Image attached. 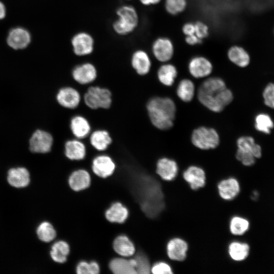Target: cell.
I'll return each mask as SVG.
<instances>
[{
	"label": "cell",
	"mask_w": 274,
	"mask_h": 274,
	"mask_svg": "<svg viewBox=\"0 0 274 274\" xmlns=\"http://www.w3.org/2000/svg\"><path fill=\"white\" fill-rule=\"evenodd\" d=\"M217 189L219 195L222 199L232 200L239 194L241 185L236 178L229 177L219 181Z\"/></svg>",
	"instance_id": "e0dca14e"
},
{
	"label": "cell",
	"mask_w": 274,
	"mask_h": 274,
	"mask_svg": "<svg viewBox=\"0 0 274 274\" xmlns=\"http://www.w3.org/2000/svg\"><path fill=\"white\" fill-rule=\"evenodd\" d=\"M116 167L115 162L110 155H98L92 160L91 174H93L100 178H107L114 174Z\"/></svg>",
	"instance_id": "ba28073f"
},
{
	"label": "cell",
	"mask_w": 274,
	"mask_h": 274,
	"mask_svg": "<svg viewBox=\"0 0 274 274\" xmlns=\"http://www.w3.org/2000/svg\"><path fill=\"white\" fill-rule=\"evenodd\" d=\"M74 80L81 85H87L93 82L97 78L98 72L94 64L90 62H84L75 66L71 72Z\"/></svg>",
	"instance_id": "30bf717a"
},
{
	"label": "cell",
	"mask_w": 274,
	"mask_h": 274,
	"mask_svg": "<svg viewBox=\"0 0 274 274\" xmlns=\"http://www.w3.org/2000/svg\"><path fill=\"white\" fill-rule=\"evenodd\" d=\"M99 264L94 260L79 261L76 267V274H100Z\"/></svg>",
	"instance_id": "74e56055"
},
{
	"label": "cell",
	"mask_w": 274,
	"mask_h": 274,
	"mask_svg": "<svg viewBox=\"0 0 274 274\" xmlns=\"http://www.w3.org/2000/svg\"><path fill=\"white\" fill-rule=\"evenodd\" d=\"M226 202V200H225V206L224 207V208H225V209H224V212H223V216H222V217H223V219H224V220H223L225 222V223H226V219H225V217H225ZM222 224H222V222L221 220L219 222H218L217 223V225H218V226H216V227H216V229H218V228L219 229V228H222V227H223V225H222Z\"/></svg>",
	"instance_id": "7dc6e473"
},
{
	"label": "cell",
	"mask_w": 274,
	"mask_h": 274,
	"mask_svg": "<svg viewBox=\"0 0 274 274\" xmlns=\"http://www.w3.org/2000/svg\"><path fill=\"white\" fill-rule=\"evenodd\" d=\"M116 19L112 22L113 31L120 36H127L134 32L140 24L139 13L134 6L124 4L116 10Z\"/></svg>",
	"instance_id": "3957f363"
},
{
	"label": "cell",
	"mask_w": 274,
	"mask_h": 274,
	"mask_svg": "<svg viewBox=\"0 0 274 274\" xmlns=\"http://www.w3.org/2000/svg\"><path fill=\"white\" fill-rule=\"evenodd\" d=\"M273 122L267 114L261 113L256 115L255 119V127L259 131L268 134L273 127Z\"/></svg>",
	"instance_id": "8d00e7d4"
},
{
	"label": "cell",
	"mask_w": 274,
	"mask_h": 274,
	"mask_svg": "<svg viewBox=\"0 0 274 274\" xmlns=\"http://www.w3.org/2000/svg\"><path fill=\"white\" fill-rule=\"evenodd\" d=\"M113 248L118 256L127 258L132 257L136 252L134 243L125 234H120L115 238Z\"/></svg>",
	"instance_id": "44dd1931"
},
{
	"label": "cell",
	"mask_w": 274,
	"mask_h": 274,
	"mask_svg": "<svg viewBox=\"0 0 274 274\" xmlns=\"http://www.w3.org/2000/svg\"><path fill=\"white\" fill-rule=\"evenodd\" d=\"M70 252V247L67 242L58 239L53 243L49 251L52 261L58 264H63L67 259Z\"/></svg>",
	"instance_id": "f1b7e54d"
},
{
	"label": "cell",
	"mask_w": 274,
	"mask_h": 274,
	"mask_svg": "<svg viewBox=\"0 0 274 274\" xmlns=\"http://www.w3.org/2000/svg\"><path fill=\"white\" fill-rule=\"evenodd\" d=\"M235 157L237 160L246 166H251L255 164V157L251 153L237 149Z\"/></svg>",
	"instance_id": "ab89813d"
},
{
	"label": "cell",
	"mask_w": 274,
	"mask_h": 274,
	"mask_svg": "<svg viewBox=\"0 0 274 274\" xmlns=\"http://www.w3.org/2000/svg\"><path fill=\"white\" fill-rule=\"evenodd\" d=\"M91 175L84 168H78L73 171L68 178V183L72 190L79 192L88 188L91 184Z\"/></svg>",
	"instance_id": "d6986e66"
},
{
	"label": "cell",
	"mask_w": 274,
	"mask_h": 274,
	"mask_svg": "<svg viewBox=\"0 0 274 274\" xmlns=\"http://www.w3.org/2000/svg\"><path fill=\"white\" fill-rule=\"evenodd\" d=\"M184 41L188 46H195L202 44L203 41L198 38L195 35H192L185 36Z\"/></svg>",
	"instance_id": "ee69618b"
},
{
	"label": "cell",
	"mask_w": 274,
	"mask_h": 274,
	"mask_svg": "<svg viewBox=\"0 0 274 274\" xmlns=\"http://www.w3.org/2000/svg\"><path fill=\"white\" fill-rule=\"evenodd\" d=\"M140 3L144 6H156L161 3L162 0H138Z\"/></svg>",
	"instance_id": "f6af8a7d"
},
{
	"label": "cell",
	"mask_w": 274,
	"mask_h": 274,
	"mask_svg": "<svg viewBox=\"0 0 274 274\" xmlns=\"http://www.w3.org/2000/svg\"><path fill=\"white\" fill-rule=\"evenodd\" d=\"M191 142L196 147L208 150L218 147L220 139L218 133L214 128L201 126L193 131Z\"/></svg>",
	"instance_id": "5b68a950"
},
{
	"label": "cell",
	"mask_w": 274,
	"mask_h": 274,
	"mask_svg": "<svg viewBox=\"0 0 274 274\" xmlns=\"http://www.w3.org/2000/svg\"><path fill=\"white\" fill-rule=\"evenodd\" d=\"M110 133L105 129H97L90 135L89 142L92 147L97 151L106 150L112 143Z\"/></svg>",
	"instance_id": "83f0119b"
},
{
	"label": "cell",
	"mask_w": 274,
	"mask_h": 274,
	"mask_svg": "<svg viewBox=\"0 0 274 274\" xmlns=\"http://www.w3.org/2000/svg\"><path fill=\"white\" fill-rule=\"evenodd\" d=\"M71 45L73 53L77 56L90 55L94 51L95 40L91 34L86 31L75 33L71 38Z\"/></svg>",
	"instance_id": "52a82bcc"
},
{
	"label": "cell",
	"mask_w": 274,
	"mask_h": 274,
	"mask_svg": "<svg viewBox=\"0 0 274 274\" xmlns=\"http://www.w3.org/2000/svg\"><path fill=\"white\" fill-rule=\"evenodd\" d=\"M237 149L252 153L256 158L262 155L260 146L256 143L254 139L250 136L239 137L236 142Z\"/></svg>",
	"instance_id": "1f68e13d"
},
{
	"label": "cell",
	"mask_w": 274,
	"mask_h": 274,
	"mask_svg": "<svg viewBox=\"0 0 274 274\" xmlns=\"http://www.w3.org/2000/svg\"><path fill=\"white\" fill-rule=\"evenodd\" d=\"M175 46L172 40L166 36L155 38L151 46L152 55L161 63L170 62L175 54Z\"/></svg>",
	"instance_id": "8992f818"
},
{
	"label": "cell",
	"mask_w": 274,
	"mask_h": 274,
	"mask_svg": "<svg viewBox=\"0 0 274 274\" xmlns=\"http://www.w3.org/2000/svg\"><path fill=\"white\" fill-rule=\"evenodd\" d=\"M126 1H131V0H126Z\"/></svg>",
	"instance_id": "681fc988"
},
{
	"label": "cell",
	"mask_w": 274,
	"mask_h": 274,
	"mask_svg": "<svg viewBox=\"0 0 274 274\" xmlns=\"http://www.w3.org/2000/svg\"><path fill=\"white\" fill-rule=\"evenodd\" d=\"M157 76L161 83L165 86H170L178 76V70L170 62L162 63L157 70Z\"/></svg>",
	"instance_id": "f546056e"
},
{
	"label": "cell",
	"mask_w": 274,
	"mask_h": 274,
	"mask_svg": "<svg viewBox=\"0 0 274 274\" xmlns=\"http://www.w3.org/2000/svg\"><path fill=\"white\" fill-rule=\"evenodd\" d=\"M250 249L248 243L237 239L231 241L227 247L229 257L237 262H243L248 258Z\"/></svg>",
	"instance_id": "d4e9b609"
},
{
	"label": "cell",
	"mask_w": 274,
	"mask_h": 274,
	"mask_svg": "<svg viewBox=\"0 0 274 274\" xmlns=\"http://www.w3.org/2000/svg\"><path fill=\"white\" fill-rule=\"evenodd\" d=\"M6 14V10L4 5L0 2V19L4 18Z\"/></svg>",
	"instance_id": "bcb514c9"
},
{
	"label": "cell",
	"mask_w": 274,
	"mask_h": 274,
	"mask_svg": "<svg viewBox=\"0 0 274 274\" xmlns=\"http://www.w3.org/2000/svg\"><path fill=\"white\" fill-rule=\"evenodd\" d=\"M136 261L133 256H117L109 262V268L113 274H137L135 266Z\"/></svg>",
	"instance_id": "ac0fdd59"
},
{
	"label": "cell",
	"mask_w": 274,
	"mask_h": 274,
	"mask_svg": "<svg viewBox=\"0 0 274 274\" xmlns=\"http://www.w3.org/2000/svg\"><path fill=\"white\" fill-rule=\"evenodd\" d=\"M30 41L28 32L22 28H15L11 30L8 35V45L14 49H20L27 46Z\"/></svg>",
	"instance_id": "484cf974"
},
{
	"label": "cell",
	"mask_w": 274,
	"mask_h": 274,
	"mask_svg": "<svg viewBox=\"0 0 274 274\" xmlns=\"http://www.w3.org/2000/svg\"><path fill=\"white\" fill-rule=\"evenodd\" d=\"M262 96L265 105L274 109V83H269L265 87Z\"/></svg>",
	"instance_id": "60d3db41"
},
{
	"label": "cell",
	"mask_w": 274,
	"mask_h": 274,
	"mask_svg": "<svg viewBox=\"0 0 274 274\" xmlns=\"http://www.w3.org/2000/svg\"><path fill=\"white\" fill-rule=\"evenodd\" d=\"M197 97L210 110L220 112L232 101L233 96L223 79L213 77L203 82L198 89Z\"/></svg>",
	"instance_id": "6da1fadb"
},
{
	"label": "cell",
	"mask_w": 274,
	"mask_h": 274,
	"mask_svg": "<svg viewBox=\"0 0 274 274\" xmlns=\"http://www.w3.org/2000/svg\"><path fill=\"white\" fill-rule=\"evenodd\" d=\"M181 31L185 37L195 35L194 22L187 21L184 23L181 27Z\"/></svg>",
	"instance_id": "7bdbcfd3"
},
{
	"label": "cell",
	"mask_w": 274,
	"mask_h": 274,
	"mask_svg": "<svg viewBox=\"0 0 274 274\" xmlns=\"http://www.w3.org/2000/svg\"><path fill=\"white\" fill-rule=\"evenodd\" d=\"M128 215V209L119 201L112 203L105 213V217L109 222L117 224L125 222Z\"/></svg>",
	"instance_id": "7402d4cb"
},
{
	"label": "cell",
	"mask_w": 274,
	"mask_h": 274,
	"mask_svg": "<svg viewBox=\"0 0 274 274\" xmlns=\"http://www.w3.org/2000/svg\"><path fill=\"white\" fill-rule=\"evenodd\" d=\"M249 220L242 216L235 215L231 217L229 222V230L230 233L236 236L245 234L249 230Z\"/></svg>",
	"instance_id": "4dcf8cb0"
},
{
	"label": "cell",
	"mask_w": 274,
	"mask_h": 274,
	"mask_svg": "<svg viewBox=\"0 0 274 274\" xmlns=\"http://www.w3.org/2000/svg\"><path fill=\"white\" fill-rule=\"evenodd\" d=\"M136 261L135 268L137 274H150L152 263L148 256L143 251H136L132 256Z\"/></svg>",
	"instance_id": "d590c367"
},
{
	"label": "cell",
	"mask_w": 274,
	"mask_h": 274,
	"mask_svg": "<svg viewBox=\"0 0 274 274\" xmlns=\"http://www.w3.org/2000/svg\"><path fill=\"white\" fill-rule=\"evenodd\" d=\"M148 116L152 124L160 130H167L174 125L176 108L168 97H154L147 104Z\"/></svg>",
	"instance_id": "7a4b0ae2"
},
{
	"label": "cell",
	"mask_w": 274,
	"mask_h": 274,
	"mask_svg": "<svg viewBox=\"0 0 274 274\" xmlns=\"http://www.w3.org/2000/svg\"><path fill=\"white\" fill-rule=\"evenodd\" d=\"M7 180L10 185L13 187H25L30 182L29 173L24 167L12 168L8 173Z\"/></svg>",
	"instance_id": "4316f807"
},
{
	"label": "cell",
	"mask_w": 274,
	"mask_h": 274,
	"mask_svg": "<svg viewBox=\"0 0 274 274\" xmlns=\"http://www.w3.org/2000/svg\"><path fill=\"white\" fill-rule=\"evenodd\" d=\"M37 234L40 241L50 243L57 237V231L53 225L48 221H43L38 226Z\"/></svg>",
	"instance_id": "836d02e7"
},
{
	"label": "cell",
	"mask_w": 274,
	"mask_h": 274,
	"mask_svg": "<svg viewBox=\"0 0 274 274\" xmlns=\"http://www.w3.org/2000/svg\"><path fill=\"white\" fill-rule=\"evenodd\" d=\"M151 273L152 274H174L171 265L163 260L157 261L151 265Z\"/></svg>",
	"instance_id": "f35d334b"
},
{
	"label": "cell",
	"mask_w": 274,
	"mask_h": 274,
	"mask_svg": "<svg viewBox=\"0 0 274 274\" xmlns=\"http://www.w3.org/2000/svg\"><path fill=\"white\" fill-rule=\"evenodd\" d=\"M195 35L200 39L203 41L210 35V28L208 25L201 20L194 21Z\"/></svg>",
	"instance_id": "b9f144b4"
},
{
	"label": "cell",
	"mask_w": 274,
	"mask_h": 274,
	"mask_svg": "<svg viewBox=\"0 0 274 274\" xmlns=\"http://www.w3.org/2000/svg\"><path fill=\"white\" fill-rule=\"evenodd\" d=\"M182 177L193 190L204 187L206 183V174L201 167L191 165L182 172Z\"/></svg>",
	"instance_id": "5bb4252c"
},
{
	"label": "cell",
	"mask_w": 274,
	"mask_h": 274,
	"mask_svg": "<svg viewBox=\"0 0 274 274\" xmlns=\"http://www.w3.org/2000/svg\"><path fill=\"white\" fill-rule=\"evenodd\" d=\"M259 196V193L257 191H254L252 192L251 198L253 200H256Z\"/></svg>",
	"instance_id": "c3c4849f"
},
{
	"label": "cell",
	"mask_w": 274,
	"mask_h": 274,
	"mask_svg": "<svg viewBox=\"0 0 274 274\" xmlns=\"http://www.w3.org/2000/svg\"><path fill=\"white\" fill-rule=\"evenodd\" d=\"M179 172L178 163L172 159L162 157L156 163L155 173L163 181L174 180L178 176Z\"/></svg>",
	"instance_id": "9a60e30c"
},
{
	"label": "cell",
	"mask_w": 274,
	"mask_h": 274,
	"mask_svg": "<svg viewBox=\"0 0 274 274\" xmlns=\"http://www.w3.org/2000/svg\"><path fill=\"white\" fill-rule=\"evenodd\" d=\"M65 157L71 161H80L84 160L87 154L85 144L79 139H71L64 144Z\"/></svg>",
	"instance_id": "ffe728a7"
},
{
	"label": "cell",
	"mask_w": 274,
	"mask_h": 274,
	"mask_svg": "<svg viewBox=\"0 0 274 274\" xmlns=\"http://www.w3.org/2000/svg\"><path fill=\"white\" fill-rule=\"evenodd\" d=\"M70 127L73 135L77 139L87 137L90 133L91 126L88 120L82 115H76L70 120Z\"/></svg>",
	"instance_id": "603a6c76"
},
{
	"label": "cell",
	"mask_w": 274,
	"mask_h": 274,
	"mask_svg": "<svg viewBox=\"0 0 274 274\" xmlns=\"http://www.w3.org/2000/svg\"><path fill=\"white\" fill-rule=\"evenodd\" d=\"M130 64L138 75L145 76L151 71L152 60L147 51L143 49H138L131 54Z\"/></svg>",
	"instance_id": "4fadbf2b"
},
{
	"label": "cell",
	"mask_w": 274,
	"mask_h": 274,
	"mask_svg": "<svg viewBox=\"0 0 274 274\" xmlns=\"http://www.w3.org/2000/svg\"><path fill=\"white\" fill-rule=\"evenodd\" d=\"M188 250L186 241L179 237L170 238L166 245V251L170 261L181 262L185 260Z\"/></svg>",
	"instance_id": "7c38bea8"
},
{
	"label": "cell",
	"mask_w": 274,
	"mask_h": 274,
	"mask_svg": "<svg viewBox=\"0 0 274 274\" xmlns=\"http://www.w3.org/2000/svg\"><path fill=\"white\" fill-rule=\"evenodd\" d=\"M195 93V86L193 82L188 79H182L179 83L177 88L178 97L184 102H189L193 99Z\"/></svg>",
	"instance_id": "d6a6232c"
},
{
	"label": "cell",
	"mask_w": 274,
	"mask_h": 274,
	"mask_svg": "<svg viewBox=\"0 0 274 274\" xmlns=\"http://www.w3.org/2000/svg\"><path fill=\"white\" fill-rule=\"evenodd\" d=\"M53 143V139L50 133L38 129L29 140V149L35 153H46L51 151Z\"/></svg>",
	"instance_id": "8fae6325"
},
{
	"label": "cell",
	"mask_w": 274,
	"mask_h": 274,
	"mask_svg": "<svg viewBox=\"0 0 274 274\" xmlns=\"http://www.w3.org/2000/svg\"><path fill=\"white\" fill-rule=\"evenodd\" d=\"M81 99L79 91L71 86L61 88L56 95V100L58 104L67 109L73 110L77 108L80 105Z\"/></svg>",
	"instance_id": "2e32d148"
},
{
	"label": "cell",
	"mask_w": 274,
	"mask_h": 274,
	"mask_svg": "<svg viewBox=\"0 0 274 274\" xmlns=\"http://www.w3.org/2000/svg\"><path fill=\"white\" fill-rule=\"evenodd\" d=\"M164 9L171 16H177L183 13L188 7L187 0H164Z\"/></svg>",
	"instance_id": "e575fe53"
},
{
	"label": "cell",
	"mask_w": 274,
	"mask_h": 274,
	"mask_svg": "<svg viewBox=\"0 0 274 274\" xmlns=\"http://www.w3.org/2000/svg\"><path fill=\"white\" fill-rule=\"evenodd\" d=\"M83 100L85 105L91 110H106L112 104V94L108 88L92 86L85 93Z\"/></svg>",
	"instance_id": "277c9868"
},
{
	"label": "cell",
	"mask_w": 274,
	"mask_h": 274,
	"mask_svg": "<svg viewBox=\"0 0 274 274\" xmlns=\"http://www.w3.org/2000/svg\"><path fill=\"white\" fill-rule=\"evenodd\" d=\"M226 56L231 63L240 67H247L250 62V57L247 51L237 45H232L227 49Z\"/></svg>",
	"instance_id": "cb8c5ba5"
},
{
	"label": "cell",
	"mask_w": 274,
	"mask_h": 274,
	"mask_svg": "<svg viewBox=\"0 0 274 274\" xmlns=\"http://www.w3.org/2000/svg\"><path fill=\"white\" fill-rule=\"evenodd\" d=\"M188 70L193 77L203 78L211 74L213 65L208 57L201 55H194L188 61Z\"/></svg>",
	"instance_id": "9c48e42d"
}]
</instances>
